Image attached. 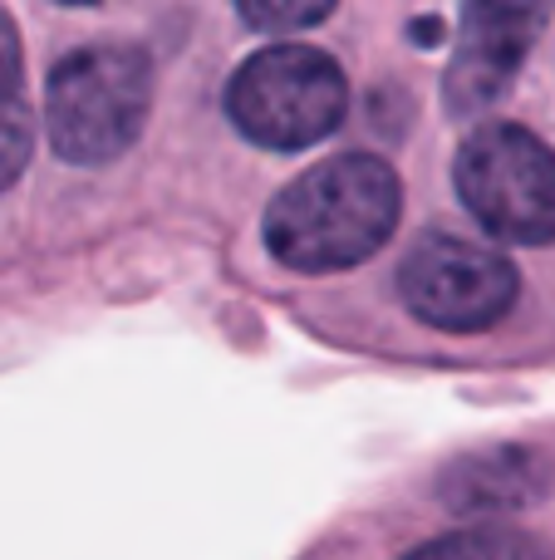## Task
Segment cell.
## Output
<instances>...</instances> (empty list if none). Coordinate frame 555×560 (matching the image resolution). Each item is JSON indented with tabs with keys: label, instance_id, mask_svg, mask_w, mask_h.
<instances>
[{
	"label": "cell",
	"instance_id": "obj_9",
	"mask_svg": "<svg viewBox=\"0 0 555 560\" xmlns=\"http://www.w3.org/2000/svg\"><path fill=\"white\" fill-rule=\"evenodd\" d=\"M340 0H236L241 20L265 35H285V30H310L320 25Z\"/></svg>",
	"mask_w": 555,
	"mask_h": 560
},
{
	"label": "cell",
	"instance_id": "obj_4",
	"mask_svg": "<svg viewBox=\"0 0 555 560\" xmlns=\"http://www.w3.org/2000/svg\"><path fill=\"white\" fill-rule=\"evenodd\" d=\"M468 212L507 246L555 242V153L521 124L477 128L452 167Z\"/></svg>",
	"mask_w": 555,
	"mask_h": 560
},
{
	"label": "cell",
	"instance_id": "obj_11",
	"mask_svg": "<svg viewBox=\"0 0 555 560\" xmlns=\"http://www.w3.org/2000/svg\"><path fill=\"white\" fill-rule=\"evenodd\" d=\"M59 5H98V0H59Z\"/></svg>",
	"mask_w": 555,
	"mask_h": 560
},
{
	"label": "cell",
	"instance_id": "obj_6",
	"mask_svg": "<svg viewBox=\"0 0 555 560\" xmlns=\"http://www.w3.org/2000/svg\"><path fill=\"white\" fill-rule=\"evenodd\" d=\"M546 15L551 0H468L458 49H452L448 79H442L448 114L472 118L497 104L546 30Z\"/></svg>",
	"mask_w": 555,
	"mask_h": 560
},
{
	"label": "cell",
	"instance_id": "obj_8",
	"mask_svg": "<svg viewBox=\"0 0 555 560\" xmlns=\"http://www.w3.org/2000/svg\"><path fill=\"white\" fill-rule=\"evenodd\" d=\"M35 153V108L25 94V55L10 15L0 10V192L20 183Z\"/></svg>",
	"mask_w": 555,
	"mask_h": 560
},
{
	"label": "cell",
	"instance_id": "obj_3",
	"mask_svg": "<svg viewBox=\"0 0 555 560\" xmlns=\"http://www.w3.org/2000/svg\"><path fill=\"white\" fill-rule=\"evenodd\" d=\"M350 114V79L324 49H256L226 84V118L236 133L271 153H300L330 138Z\"/></svg>",
	"mask_w": 555,
	"mask_h": 560
},
{
	"label": "cell",
	"instance_id": "obj_1",
	"mask_svg": "<svg viewBox=\"0 0 555 560\" xmlns=\"http://www.w3.org/2000/svg\"><path fill=\"white\" fill-rule=\"evenodd\" d=\"M399 212V173L374 153H344L300 173L265 207V246L300 276L350 271L389 242Z\"/></svg>",
	"mask_w": 555,
	"mask_h": 560
},
{
	"label": "cell",
	"instance_id": "obj_2",
	"mask_svg": "<svg viewBox=\"0 0 555 560\" xmlns=\"http://www.w3.org/2000/svg\"><path fill=\"white\" fill-rule=\"evenodd\" d=\"M153 114V65L133 45L64 55L45 84V133L64 163L104 167L138 143Z\"/></svg>",
	"mask_w": 555,
	"mask_h": 560
},
{
	"label": "cell",
	"instance_id": "obj_5",
	"mask_svg": "<svg viewBox=\"0 0 555 560\" xmlns=\"http://www.w3.org/2000/svg\"><path fill=\"white\" fill-rule=\"evenodd\" d=\"M399 295L423 325L448 335H482L511 315L521 295L517 266L462 236H423L399 266Z\"/></svg>",
	"mask_w": 555,
	"mask_h": 560
},
{
	"label": "cell",
	"instance_id": "obj_7",
	"mask_svg": "<svg viewBox=\"0 0 555 560\" xmlns=\"http://www.w3.org/2000/svg\"><path fill=\"white\" fill-rule=\"evenodd\" d=\"M546 467L527 447H492V453L462 457L448 477H442V497L458 512H511L541 497Z\"/></svg>",
	"mask_w": 555,
	"mask_h": 560
},
{
	"label": "cell",
	"instance_id": "obj_10",
	"mask_svg": "<svg viewBox=\"0 0 555 560\" xmlns=\"http://www.w3.org/2000/svg\"><path fill=\"white\" fill-rule=\"evenodd\" d=\"M428 556H487V551H497V556H527V551H536L531 541H517V536H452V541H433V546H423Z\"/></svg>",
	"mask_w": 555,
	"mask_h": 560
}]
</instances>
